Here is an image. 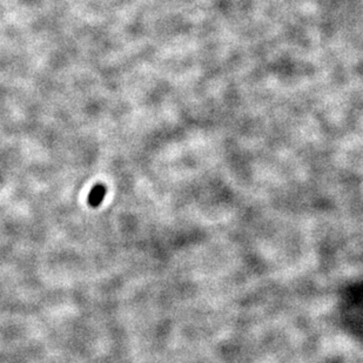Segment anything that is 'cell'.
Instances as JSON below:
<instances>
[{
    "label": "cell",
    "instance_id": "cell-1",
    "mask_svg": "<svg viewBox=\"0 0 363 363\" xmlns=\"http://www.w3.org/2000/svg\"><path fill=\"white\" fill-rule=\"evenodd\" d=\"M106 194V187L103 185H95L90 193V196H88V203L91 204L92 207H98L100 203L102 202L103 198H105Z\"/></svg>",
    "mask_w": 363,
    "mask_h": 363
}]
</instances>
